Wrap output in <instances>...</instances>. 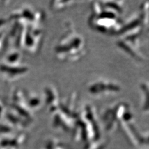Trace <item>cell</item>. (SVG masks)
<instances>
[{
	"mask_svg": "<svg viewBox=\"0 0 149 149\" xmlns=\"http://www.w3.org/2000/svg\"><path fill=\"white\" fill-rule=\"evenodd\" d=\"M104 7L111 9L121 16L124 10V1H101Z\"/></svg>",
	"mask_w": 149,
	"mask_h": 149,
	"instance_id": "9",
	"label": "cell"
},
{
	"mask_svg": "<svg viewBox=\"0 0 149 149\" xmlns=\"http://www.w3.org/2000/svg\"><path fill=\"white\" fill-rule=\"evenodd\" d=\"M56 57L63 62H75L86 54V45L83 37L68 25L55 47Z\"/></svg>",
	"mask_w": 149,
	"mask_h": 149,
	"instance_id": "1",
	"label": "cell"
},
{
	"mask_svg": "<svg viewBox=\"0 0 149 149\" xmlns=\"http://www.w3.org/2000/svg\"><path fill=\"white\" fill-rule=\"evenodd\" d=\"M25 98L27 104L32 111L39 109L42 105V100L36 93H25Z\"/></svg>",
	"mask_w": 149,
	"mask_h": 149,
	"instance_id": "8",
	"label": "cell"
},
{
	"mask_svg": "<svg viewBox=\"0 0 149 149\" xmlns=\"http://www.w3.org/2000/svg\"><path fill=\"white\" fill-rule=\"evenodd\" d=\"M102 119L109 125H116L119 122L127 123L133 119V113L126 102L119 101L109 106L102 113Z\"/></svg>",
	"mask_w": 149,
	"mask_h": 149,
	"instance_id": "4",
	"label": "cell"
},
{
	"mask_svg": "<svg viewBox=\"0 0 149 149\" xmlns=\"http://www.w3.org/2000/svg\"><path fill=\"white\" fill-rule=\"evenodd\" d=\"M142 31H138L120 36L117 42V45L120 49L138 61H143L145 60V55L141 46V36Z\"/></svg>",
	"mask_w": 149,
	"mask_h": 149,
	"instance_id": "3",
	"label": "cell"
},
{
	"mask_svg": "<svg viewBox=\"0 0 149 149\" xmlns=\"http://www.w3.org/2000/svg\"><path fill=\"white\" fill-rule=\"evenodd\" d=\"M86 88L91 95L100 97L114 95L121 91V87L119 83L105 78L95 79L89 82Z\"/></svg>",
	"mask_w": 149,
	"mask_h": 149,
	"instance_id": "5",
	"label": "cell"
},
{
	"mask_svg": "<svg viewBox=\"0 0 149 149\" xmlns=\"http://www.w3.org/2000/svg\"><path fill=\"white\" fill-rule=\"evenodd\" d=\"M141 89L142 93V110L148 113V83L143 81L141 84Z\"/></svg>",
	"mask_w": 149,
	"mask_h": 149,
	"instance_id": "10",
	"label": "cell"
},
{
	"mask_svg": "<svg viewBox=\"0 0 149 149\" xmlns=\"http://www.w3.org/2000/svg\"><path fill=\"white\" fill-rule=\"evenodd\" d=\"M74 3L73 1H53L50 3V8L54 11H60L71 6Z\"/></svg>",
	"mask_w": 149,
	"mask_h": 149,
	"instance_id": "11",
	"label": "cell"
},
{
	"mask_svg": "<svg viewBox=\"0 0 149 149\" xmlns=\"http://www.w3.org/2000/svg\"><path fill=\"white\" fill-rule=\"evenodd\" d=\"M44 92L45 104L52 114L58 109L61 102L59 92L57 88L52 85L47 86L44 88Z\"/></svg>",
	"mask_w": 149,
	"mask_h": 149,
	"instance_id": "7",
	"label": "cell"
},
{
	"mask_svg": "<svg viewBox=\"0 0 149 149\" xmlns=\"http://www.w3.org/2000/svg\"><path fill=\"white\" fill-rule=\"evenodd\" d=\"M91 9L88 21L92 29L102 34L118 35L123 22L120 16L104 7L101 1L93 2Z\"/></svg>",
	"mask_w": 149,
	"mask_h": 149,
	"instance_id": "2",
	"label": "cell"
},
{
	"mask_svg": "<svg viewBox=\"0 0 149 149\" xmlns=\"http://www.w3.org/2000/svg\"><path fill=\"white\" fill-rule=\"evenodd\" d=\"M21 42L31 53H37L39 50L43 39V31L39 26L28 25L22 31Z\"/></svg>",
	"mask_w": 149,
	"mask_h": 149,
	"instance_id": "6",
	"label": "cell"
}]
</instances>
